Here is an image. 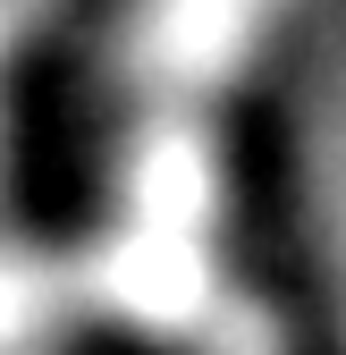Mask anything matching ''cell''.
Here are the masks:
<instances>
[{"label":"cell","instance_id":"obj_1","mask_svg":"<svg viewBox=\"0 0 346 355\" xmlns=\"http://www.w3.org/2000/svg\"><path fill=\"white\" fill-rule=\"evenodd\" d=\"M329 0H127L118 76L127 110L271 119L279 76L304 60Z\"/></svg>","mask_w":346,"mask_h":355}]
</instances>
